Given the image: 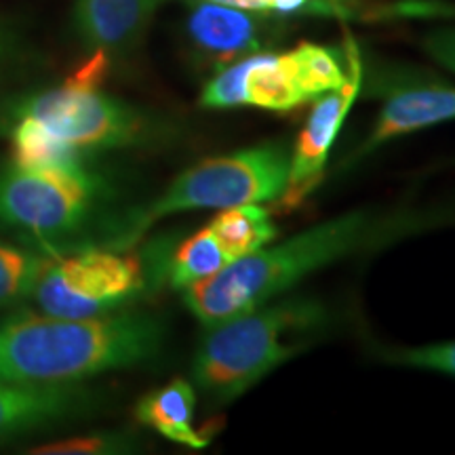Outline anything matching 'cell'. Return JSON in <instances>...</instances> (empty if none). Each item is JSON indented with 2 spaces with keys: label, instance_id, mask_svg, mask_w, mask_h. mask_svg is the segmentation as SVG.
Listing matches in <instances>:
<instances>
[{
  "label": "cell",
  "instance_id": "6da1fadb",
  "mask_svg": "<svg viewBox=\"0 0 455 455\" xmlns=\"http://www.w3.org/2000/svg\"><path fill=\"white\" fill-rule=\"evenodd\" d=\"M430 215L352 212L299 232L272 249L232 261L218 275L184 289V304L204 327L251 312L323 266L428 230Z\"/></svg>",
  "mask_w": 455,
  "mask_h": 455
},
{
  "label": "cell",
  "instance_id": "7a4b0ae2",
  "mask_svg": "<svg viewBox=\"0 0 455 455\" xmlns=\"http://www.w3.org/2000/svg\"><path fill=\"white\" fill-rule=\"evenodd\" d=\"M163 341L164 325L144 312L13 316L0 323V382L81 384L152 361Z\"/></svg>",
  "mask_w": 455,
  "mask_h": 455
},
{
  "label": "cell",
  "instance_id": "3957f363",
  "mask_svg": "<svg viewBox=\"0 0 455 455\" xmlns=\"http://www.w3.org/2000/svg\"><path fill=\"white\" fill-rule=\"evenodd\" d=\"M325 316L318 301L289 298L207 327L192 367L196 384L215 401H235L298 355Z\"/></svg>",
  "mask_w": 455,
  "mask_h": 455
},
{
  "label": "cell",
  "instance_id": "277c9868",
  "mask_svg": "<svg viewBox=\"0 0 455 455\" xmlns=\"http://www.w3.org/2000/svg\"><path fill=\"white\" fill-rule=\"evenodd\" d=\"M291 152L283 144L253 146L232 155L207 158L186 169L150 203L131 213L114 236L112 247H129L156 221L196 209H228L236 204L281 198L289 180Z\"/></svg>",
  "mask_w": 455,
  "mask_h": 455
},
{
  "label": "cell",
  "instance_id": "5b68a950",
  "mask_svg": "<svg viewBox=\"0 0 455 455\" xmlns=\"http://www.w3.org/2000/svg\"><path fill=\"white\" fill-rule=\"evenodd\" d=\"M17 114L28 118L68 158L131 146L148 133L146 118L135 108L70 76L61 87L34 95Z\"/></svg>",
  "mask_w": 455,
  "mask_h": 455
},
{
  "label": "cell",
  "instance_id": "8992f818",
  "mask_svg": "<svg viewBox=\"0 0 455 455\" xmlns=\"http://www.w3.org/2000/svg\"><path fill=\"white\" fill-rule=\"evenodd\" d=\"M104 184L84 164L11 169L0 173V224L55 238L78 230L98 207Z\"/></svg>",
  "mask_w": 455,
  "mask_h": 455
},
{
  "label": "cell",
  "instance_id": "52a82bcc",
  "mask_svg": "<svg viewBox=\"0 0 455 455\" xmlns=\"http://www.w3.org/2000/svg\"><path fill=\"white\" fill-rule=\"evenodd\" d=\"M146 287L144 261L108 249H84L47 259L30 298L38 310L61 318H89L116 312Z\"/></svg>",
  "mask_w": 455,
  "mask_h": 455
},
{
  "label": "cell",
  "instance_id": "ba28073f",
  "mask_svg": "<svg viewBox=\"0 0 455 455\" xmlns=\"http://www.w3.org/2000/svg\"><path fill=\"white\" fill-rule=\"evenodd\" d=\"M346 60H348V81L339 89L327 91L318 98L308 123L299 133L298 144L291 150L287 188L281 196L284 207H298L323 180V171H325L333 141L358 98L363 74L361 57H358V49L352 38L346 41Z\"/></svg>",
  "mask_w": 455,
  "mask_h": 455
},
{
  "label": "cell",
  "instance_id": "9c48e42d",
  "mask_svg": "<svg viewBox=\"0 0 455 455\" xmlns=\"http://www.w3.org/2000/svg\"><path fill=\"white\" fill-rule=\"evenodd\" d=\"M95 395L81 384L0 382V441L84 415Z\"/></svg>",
  "mask_w": 455,
  "mask_h": 455
},
{
  "label": "cell",
  "instance_id": "30bf717a",
  "mask_svg": "<svg viewBox=\"0 0 455 455\" xmlns=\"http://www.w3.org/2000/svg\"><path fill=\"white\" fill-rule=\"evenodd\" d=\"M261 13L198 0L186 20L192 44L215 61H236L241 55L258 53L264 44Z\"/></svg>",
  "mask_w": 455,
  "mask_h": 455
},
{
  "label": "cell",
  "instance_id": "8fae6325",
  "mask_svg": "<svg viewBox=\"0 0 455 455\" xmlns=\"http://www.w3.org/2000/svg\"><path fill=\"white\" fill-rule=\"evenodd\" d=\"M163 3L167 0H76V30L91 51L123 53L140 41Z\"/></svg>",
  "mask_w": 455,
  "mask_h": 455
},
{
  "label": "cell",
  "instance_id": "7c38bea8",
  "mask_svg": "<svg viewBox=\"0 0 455 455\" xmlns=\"http://www.w3.org/2000/svg\"><path fill=\"white\" fill-rule=\"evenodd\" d=\"M455 118V87L449 84H411L396 89L386 100L378 123L369 135L365 146L356 152V158L375 150L378 146L395 140L398 135L432 127Z\"/></svg>",
  "mask_w": 455,
  "mask_h": 455
},
{
  "label": "cell",
  "instance_id": "4fadbf2b",
  "mask_svg": "<svg viewBox=\"0 0 455 455\" xmlns=\"http://www.w3.org/2000/svg\"><path fill=\"white\" fill-rule=\"evenodd\" d=\"M196 392L188 379H173L163 388H156L138 403V419L144 426H150L164 439L180 443V445L203 449L209 445V436L203 435L195 426Z\"/></svg>",
  "mask_w": 455,
  "mask_h": 455
},
{
  "label": "cell",
  "instance_id": "5bb4252c",
  "mask_svg": "<svg viewBox=\"0 0 455 455\" xmlns=\"http://www.w3.org/2000/svg\"><path fill=\"white\" fill-rule=\"evenodd\" d=\"M293 60L289 53H253L247 57L244 74V106L287 112L306 104Z\"/></svg>",
  "mask_w": 455,
  "mask_h": 455
},
{
  "label": "cell",
  "instance_id": "9a60e30c",
  "mask_svg": "<svg viewBox=\"0 0 455 455\" xmlns=\"http://www.w3.org/2000/svg\"><path fill=\"white\" fill-rule=\"evenodd\" d=\"M209 226L224 247L230 264L259 251L276 236L275 221L264 207H259V203L221 209Z\"/></svg>",
  "mask_w": 455,
  "mask_h": 455
},
{
  "label": "cell",
  "instance_id": "2e32d148",
  "mask_svg": "<svg viewBox=\"0 0 455 455\" xmlns=\"http://www.w3.org/2000/svg\"><path fill=\"white\" fill-rule=\"evenodd\" d=\"M228 264H230V259H228L212 226H204L196 235L178 244V249L169 255L167 275L171 284L184 291L190 284L218 275Z\"/></svg>",
  "mask_w": 455,
  "mask_h": 455
},
{
  "label": "cell",
  "instance_id": "e0dca14e",
  "mask_svg": "<svg viewBox=\"0 0 455 455\" xmlns=\"http://www.w3.org/2000/svg\"><path fill=\"white\" fill-rule=\"evenodd\" d=\"M289 55L293 60L299 87L308 101L318 100L327 91L339 89L348 81V72L341 66L338 51L321 47V44L301 43L289 51Z\"/></svg>",
  "mask_w": 455,
  "mask_h": 455
},
{
  "label": "cell",
  "instance_id": "ac0fdd59",
  "mask_svg": "<svg viewBox=\"0 0 455 455\" xmlns=\"http://www.w3.org/2000/svg\"><path fill=\"white\" fill-rule=\"evenodd\" d=\"M47 259L26 249L0 243V308L30 298Z\"/></svg>",
  "mask_w": 455,
  "mask_h": 455
},
{
  "label": "cell",
  "instance_id": "d6986e66",
  "mask_svg": "<svg viewBox=\"0 0 455 455\" xmlns=\"http://www.w3.org/2000/svg\"><path fill=\"white\" fill-rule=\"evenodd\" d=\"M244 74H247V57L226 66L204 84L201 106L212 110H232L244 106Z\"/></svg>",
  "mask_w": 455,
  "mask_h": 455
},
{
  "label": "cell",
  "instance_id": "ffe728a7",
  "mask_svg": "<svg viewBox=\"0 0 455 455\" xmlns=\"http://www.w3.org/2000/svg\"><path fill=\"white\" fill-rule=\"evenodd\" d=\"M384 358L395 365L424 369V371H436L455 378V341L422 346V348L390 350L386 352Z\"/></svg>",
  "mask_w": 455,
  "mask_h": 455
},
{
  "label": "cell",
  "instance_id": "44dd1931",
  "mask_svg": "<svg viewBox=\"0 0 455 455\" xmlns=\"http://www.w3.org/2000/svg\"><path fill=\"white\" fill-rule=\"evenodd\" d=\"M133 443L123 435H91L76 436V439L55 441L49 445L32 449L36 455H93V453H124L131 451Z\"/></svg>",
  "mask_w": 455,
  "mask_h": 455
},
{
  "label": "cell",
  "instance_id": "7402d4cb",
  "mask_svg": "<svg viewBox=\"0 0 455 455\" xmlns=\"http://www.w3.org/2000/svg\"><path fill=\"white\" fill-rule=\"evenodd\" d=\"M270 13H321V15H344V0H268Z\"/></svg>",
  "mask_w": 455,
  "mask_h": 455
},
{
  "label": "cell",
  "instance_id": "603a6c76",
  "mask_svg": "<svg viewBox=\"0 0 455 455\" xmlns=\"http://www.w3.org/2000/svg\"><path fill=\"white\" fill-rule=\"evenodd\" d=\"M424 49L432 60L455 72V28H441L426 34Z\"/></svg>",
  "mask_w": 455,
  "mask_h": 455
},
{
  "label": "cell",
  "instance_id": "cb8c5ba5",
  "mask_svg": "<svg viewBox=\"0 0 455 455\" xmlns=\"http://www.w3.org/2000/svg\"><path fill=\"white\" fill-rule=\"evenodd\" d=\"M209 3L226 4V7L255 11V13H270L268 0H209Z\"/></svg>",
  "mask_w": 455,
  "mask_h": 455
},
{
  "label": "cell",
  "instance_id": "d4e9b609",
  "mask_svg": "<svg viewBox=\"0 0 455 455\" xmlns=\"http://www.w3.org/2000/svg\"><path fill=\"white\" fill-rule=\"evenodd\" d=\"M9 49H11V36H9L7 28L0 24V60L9 53Z\"/></svg>",
  "mask_w": 455,
  "mask_h": 455
}]
</instances>
